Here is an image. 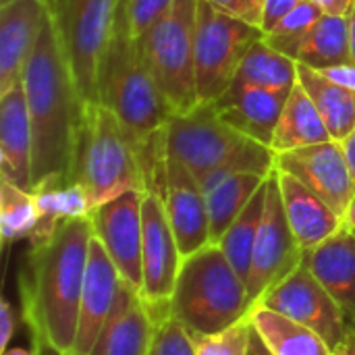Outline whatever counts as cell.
<instances>
[{"mask_svg": "<svg viewBox=\"0 0 355 355\" xmlns=\"http://www.w3.org/2000/svg\"><path fill=\"white\" fill-rule=\"evenodd\" d=\"M200 0H175L171 12L141 42L146 62L173 114L200 104L196 81V25Z\"/></svg>", "mask_w": 355, "mask_h": 355, "instance_id": "52a82bcc", "label": "cell"}, {"mask_svg": "<svg viewBox=\"0 0 355 355\" xmlns=\"http://www.w3.org/2000/svg\"><path fill=\"white\" fill-rule=\"evenodd\" d=\"M266 177L254 173H237L220 181L206 193L210 216V241L218 243L235 218L243 212L256 191L264 185Z\"/></svg>", "mask_w": 355, "mask_h": 355, "instance_id": "83f0119b", "label": "cell"}, {"mask_svg": "<svg viewBox=\"0 0 355 355\" xmlns=\"http://www.w3.org/2000/svg\"><path fill=\"white\" fill-rule=\"evenodd\" d=\"M304 260V250L297 243L287 220L283 193L277 168L266 179V206L254 248L248 291L256 304L266 291L287 279Z\"/></svg>", "mask_w": 355, "mask_h": 355, "instance_id": "8fae6325", "label": "cell"}, {"mask_svg": "<svg viewBox=\"0 0 355 355\" xmlns=\"http://www.w3.org/2000/svg\"><path fill=\"white\" fill-rule=\"evenodd\" d=\"M156 322L139 293L125 283L119 289L114 310L89 355H150Z\"/></svg>", "mask_w": 355, "mask_h": 355, "instance_id": "ffe728a7", "label": "cell"}, {"mask_svg": "<svg viewBox=\"0 0 355 355\" xmlns=\"http://www.w3.org/2000/svg\"><path fill=\"white\" fill-rule=\"evenodd\" d=\"M297 83V60L281 54L264 35L245 52L233 85H256L277 92H291Z\"/></svg>", "mask_w": 355, "mask_h": 355, "instance_id": "484cf974", "label": "cell"}, {"mask_svg": "<svg viewBox=\"0 0 355 355\" xmlns=\"http://www.w3.org/2000/svg\"><path fill=\"white\" fill-rule=\"evenodd\" d=\"M329 139L333 137L329 133V127L322 114L318 112L306 87L297 81L293 89L289 92V98L281 112L270 150L275 154H283V152L300 150L306 146L322 144Z\"/></svg>", "mask_w": 355, "mask_h": 355, "instance_id": "603a6c76", "label": "cell"}, {"mask_svg": "<svg viewBox=\"0 0 355 355\" xmlns=\"http://www.w3.org/2000/svg\"><path fill=\"white\" fill-rule=\"evenodd\" d=\"M144 252H141V291L139 297L154 322L168 314L183 256L168 223L164 200L158 191H146L141 202Z\"/></svg>", "mask_w": 355, "mask_h": 355, "instance_id": "30bf717a", "label": "cell"}, {"mask_svg": "<svg viewBox=\"0 0 355 355\" xmlns=\"http://www.w3.org/2000/svg\"><path fill=\"white\" fill-rule=\"evenodd\" d=\"M333 355H355V327L349 331V335L333 349Z\"/></svg>", "mask_w": 355, "mask_h": 355, "instance_id": "60d3db41", "label": "cell"}, {"mask_svg": "<svg viewBox=\"0 0 355 355\" xmlns=\"http://www.w3.org/2000/svg\"><path fill=\"white\" fill-rule=\"evenodd\" d=\"M150 355H196L193 339L179 320L166 316L164 320L156 322V335Z\"/></svg>", "mask_w": 355, "mask_h": 355, "instance_id": "e575fe53", "label": "cell"}, {"mask_svg": "<svg viewBox=\"0 0 355 355\" xmlns=\"http://www.w3.org/2000/svg\"><path fill=\"white\" fill-rule=\"evenodd\" d=\"M349 19V42H352V60L355 62V4L352 15L347 17Z\"/></svg>", "mask_w": 355, "mask_h": 355, "instance_id": "f6af8a7d", "label": "cell"}, {"mask_svg": "<svg viewBox=\"0 0 355 355\" xmlns=\"http://www.w3.org/2000/svg\"><path fill=\"white\" fill-rule=\"evenodd\" d=\"M2 355H40L35 349H25V347H8L4 349Z\"/></svg>", "mask_w": 355, "mask_h": 355, "instance_id": "bcb514c9", "label": "cell"}, {"mask_svg": "<svg viewBox=\"0 0 355 355\" xmlns=\"http://www.w3.org/2000/svg\"><path fill=\"white\" fill-rule=\"evenodd\" d=\"M94 237L89 216L60 220L48 235L29 239L19 272L21 316L37 354L69 355Z\"/></svg>", "mask_w": 355, "mask_h": 355, "instance_id": "6da1fadb", "label": "cell"}, {"mask_svg": "<svg viewBox=\"0 0 355 355\" xmlns=\"http://www.w3.org/2000/svg\"><path fill=\"white\" fill-rule=\"evenodd\" d=\"M15 312L8 300H2L0 304V349H8V343L15 333Z\"/></svg>", "mask_w": 355, "mask_h": 355, "instance_id": "f35d334b", "label": "cell"}, {"mask_svg": "<svg viewBox=\"0 0 355 355\" xmlns=\"http://www.w3.org/2000/svg\"><path fill=\"white\" fill-rule=\"evenodd\" d=\"M256 304L266 306L318 333L333 349L349 335L354 324L322 283L302 262L287 279L266 291Z\"/></svg>", "mask_w": 355, "mask_h": 355, "instance_id": "7c38bea8", "label": "cell"}, {"mask_svg": "<svg viewBox=\"0 0 355 355\" xmlns=\"http://www.w3.org/2000/svg\"><path fill=\"white\" fill-rule=\"evenodd\" d=\"M206 2H210L214 8L239 19L243 23H250L262 31V19H264L268 0H206Z\"/></svg>", "mask_w": 355, "mask_h": 355, "instance_id": "d590c367", "label": "cell"}, {"mask_svg": "<svg viewBox=\"0 0 355 355\" xmlns=\"http://www.w3.org/2000/svg\"><path fill=\"white\" fill-rule=\"evenodd\" d=\"M283 204L291 231L304 252L318 248L339 229H343V216L335 212L320 196L306 187L300 179L277 168Z\"/></svg>", "mask_w": 355, "mask_h": 355, "instance_id": "7402d4cb", "label": "cell"}, {"mask_svg": "<svg viewBox=\"0 0 355 355\" xmlns=\"http://www.w3.org/2000/svg\"><path fill=\"white\" fill-rule=\"evenodd\" d=\"M318 73L322 77H327L329 81L355 92V62H345V64L331 67V69H324V71H318Z\"/></svg>", "mask_w": 355, "mask_h": 355, "instance_id": "74e56055", "label": "cell"}, {"mask_svg": "<svg viewBox=\"0 0 355 355\" xmlns=\"http://www.w3.org/2000/svg\"><path fill=\"white\" fill-rule=\"evenodd\" d=\"M264 33L200 0L196 25V81L200 104L218 100L235 81L250 46Z\"/></svg>", "mask_w": 355, "mask_h": 355, "instance_id": "9c48e42d", "label": "cell"}, {"mask_svg": "<svg viewBox=\"0 0 355 355\" xmlns=\"http://www.w3.org/2000/svg\"><path fill=\"white\" fill-rule=\"evenodd\" d=\"M98 102L108 108L137 144L148 191L162 193L166 162L164 131L173 116L141 50L119 21L98 71Z\"/></svg>", "mask_w": 355, "mask_h": 355, "instance_id": "3957f363", "label": "cell"}, {"mask_svg": "<svg viewBox=\"0 0 355 355\" xmlns=\"http://www.w3.org/2000/svg\"><path fill=\"white\" fill-rule=\"evenodd\" d=\"M2 181L33 193V131L23 79L0 94Z\"/></svg>", "mask_w": 355, "mask_h": 355, "instance_id": "e0dca14e", "label": "cell"}, {"mask_svg": "<svg viewBox=\"0 0 355 355\" xmlns=\"http://www.w3.org/2000/svg\"><path fill=\"white\" fill-rule=\"evenodd\" d=\"M252 320L250 314L233 327L214 335H191L196 355H248L252 343Z\"/></svg>", "mask_w": 355, "mask_h": 355, "instance_id": "836d02e7", "label": "cell"}, {"mask_svg": "<svg viewBox=\"0 0 355 355\" xmlns=\"http://www.w3.org/2000/svg\"><path fill=\"white\" fill-rule=\"evenodd\" d=\"M287 98L289 92L256 85H231L218 100L212 102V106L216 114L235 131L270 148Z\"/></svg>", "mask_w": 355, "mask_h": 355, "instance_id": "d6986e66", "label": "cell"}, {"mask_svg": "<svg viewBox=\"0 0 355 355\" xmlns=\"http://www.w3.org/2000/svg\"><path fill=\"white\" fill-rule=\"evenodd\" d=\"M275 168L300 179L345 218L355 193V179L341 141L329 139L300 150L275 154Z\"/></svg>", "mask_w": 355, "mask_h": 355, "instance_id": "5bb4252c", "label": "cell"}, {"mask_svg": "<svg viewBox=\"0 0 355 355\" xmlns=\"http://www.w3.org/2000/svg\"><path fill=\"white\" fill-rule=\"evenodd\" d=\"M173 4L175 0H121L119 21L125 31L141 44L150 31L171 12Z\"/></svg>", "mask_w": 355, "mask_h": 355, "instance_id": "d6a6232c", "label": "cell"}, {"mask_svg": "<svg viewBox=\"0 0 355 355\" xmlns=\"http://www.w3.org/2000/svg\"><path fill=\"white\" fill-rule=\"evenodd\" d=\"M297 81L306 87L322 114L333 139L343 141L355 129V92L337 85L318 71L297 62Z\"/></svg>", "mask_w": 355, "mask_h": 355, "instance_id": "d4e9b609", "label": "cell"}, {"mask_svg": "<svg viewBox=\"0 0 355 355\" xmlns=\"http://www.w3.org/2000/svg\"><path fill=\"white\" fill-rule=\"evenodd\" d=\"M341 144H343V150H345V156H347V162H349V168H352V175L355 179V129Z\"/></svg>", "mask_w": 355, "mask_h": 355, "instance_id": "b9f144b4", "label": "cell"}, {"mask_svg": "<svg viewBox=\"0 0 355 355\" xmlns=\"http://www.w3.org/2000/svg\"><path fill=\"white\" fill-rule=\"evenodd\" d=\"M46 4L81 102H98V71L121 0H46Z\"/></svg>", "mask_w": 355, "mask_h": 355, "instance_id": "ba28073f", "label": "cell"}, {"mask_svg": "<svg viewBox=\"0 0 355 355\" xmlns=\"http://www.w3.org/2000/svg\"><path fill=\"white\" fill-rule=\"evenodd\" d=\"M339 304L355 327V235L343 225L318 248L304 252L302 260Z\"/></svg>", "mask_w": 355, "mask_h": 355, "instance_id": "44dd1931", "label": "cell"}, {"mask_svg": "<svg viewBox=\"0 0 355 355\" xmlns=\"http://www.w3.org/2000/svg\"><path fill=\"white\" fill-rule=\"evenodd\" d=\"M304 2L306 0H268L266 10H264V19H262V33L270 31L283 17H287L293 8H297Z\"/></svg>", "mask_w": 355, "mask_h": 355, "instance_id": "8d00e7d4", "label": "cell"}, {"mask_svg": "<svg viewBox=\"0 0 355 355\" xmlns=\"http://www.w3.org/2000/svg\"><path fill=\"white\" fill-rule=\"evenodd\" d=\"M248 355H272L266 349V345L262 343V339L256 335V331L252 333V343H250V354Z\"/></svg>", "mask_w": 355, "mask_h": 355, "instance_id": "7bdbcfd3", "label": "cell"}, {"mask_svg": "<svg viewBox=\"0 0 355 355\" xmlns=\"http://www.w3.org/2000/svg\"><path fill=\"white\" fill-rule=\"evenodd\" d=\"M250 320L272 355H333V347L318 333L266 306L254 304Z\"/></svg>", "mask_w": 355, "mask_h": 355, "instance_id": "cb8c5ba5", "label": "cell"}, {"mask_svg": "<svg viewBox=\"0 0 355 355\" xmlns=\"http://www.w3.org/2000/svg\"><path fill=\"white\" fill-rule=\"evenodd\" d=\"M40 355H58V354H40Z\"/></svg>", "mask_w": 355, "mask_h": 355, "instance_id": "7dc6e473", "label": "cell"}, {"mask_svg": "<svg viewBox=\"0 0 355 355\" xmlns=\"http://www.w3.org/2000/svg\"><path fill=\"white\" fill-rule=\"evenodd\" d=\"M46 15V0L0 2V94L23 79V69L40 40Z\"/></svg>", "mask_w": 355, "mask_h": 355, "instance_id": "ac0fdd59", "label": "cell"}, {"mask_svg": "<svg viewBox=\"0 0 355 355\" xmlns=\"http://www.w3.org/2000/svg\"><path fill=\"white\" fill-rule=\"evenodd\" d=\"M164 148L166 156L179 160L198 181L214 168L262 177L275 171V152L227 125L212 102L173 114L164 131Z\"/></svg>", "mask_w": 355, "mask_h": 355, "instance_id": "8992f818", "label": "cell"}, {"mask_svg": "<svg viewBox=\"0 0 355 355\" xmlns=\"http://www.w3.org/2000/svg\"><path fill=\"white\" fill-rule=\"evenodd\" d=\"M324 15H335V17H349L354 10L355 0H314Z\"/></svg>", "mask_w": 355, "mask_h": 355, "instance_id": "ab89813d", "label": "cell"}, {"mask_svg": "<svg viewBox=\"0 0 355 355\" xmlns=\"http://www.w3.org/2000/svg\"><path fill=\"white\" fill-rule=\"evenodd\" d=\"M40 210L35 196L6 181L0 185V229L2 241L8 245L19 239H31L40 227Z\"/></svg>", "mask_w": 355, "mask_h": 355, "instance_id": "4dcf8cb0", "label": "cell"}, {"mask_svg": "<svg viewBox=\"0 0 355 355\" xmlns=\"http://www.w3.org/2000/svg\"><path fill=\"white\" fill-rule=\"evenodd\" d=\"M264 206H266V181L218 241L220 250L225 252V256L229 258V262L245 283L252 270V258H254V248H256Z\"/></svg>", "mask_w": 355, "mask_h": 355, "instance_id": "f546056e", "label": "cell"}, {"mask_svg": "<svg viewBox=\"0 0 355 355\" xmlns=\"http://www.w3.org/2000/svg\"><path fill=\"white\" fill-rule=\"evenodd\" d=\"M248 283L218 243L183 258L168 314L189 335H214L243 320L252 310Z\"/></svg>", "mask_w": 355, "mask_h": 355, "instance_id": "5b68a950", "label": "cell"}, {"mask_svg": "<svg viewBox=\"0 0 355 355\" xmlns=\"http://www.w3.org/2000/svg\"><path fill=\"white\" fill-rule=\"evenodd\" d=\"M23 89L33 131V189L54 177L71 181L83 102L50 12L23 69Z\"/></svg>", "mask_w": 355, "mask_h": 355, "instance_id": "7a4b0ae2", "label": "cell"}, {"mask_svg": "<svg viewBox=\"0 0 355 355\" xmlns=\"http://www.w3.org/2000/svg\"><path fill=\"white\" fill-rule=\"evenodd\" d=\"M322 15L324 12L320 10V6L314 0H306L304 4L293 8L287 17H283L270 31H266L264 40L281 54L297 60L300 50H302L310 29L316 25V21Z\"/></svg>", "mask_w": 355, "mask_h": 355, "instance_id": "1f68e13d", "label": "cell"}, {"mask_svg": "<svg viewBox=\"0 0 355 355\" xmlns=\"http://www.w3.org/2000/svg\"><path fill=\"white\" fill-rule=\"evenodd\" d=\"M121 285H123L121 275L114 268L110 256L106 254L102 241L98 237H92L87 270H85L81 304H79L77 335L69 355H89L114 310Z\"/></svg>", "mask_w": 355, "mask_h": 355, "instance_id": "2e32d148", "label": "cell"}, {"mask_svg": "<svg viewBox=\"0 0 355 355\" xmlns=\"http://www.w3.org/2000/svg\"><path fill=\"white\" fill-rule=\"evenodd\" d=\"M37 210H40V227L31 239L48 235L60 220L67 218H81L92 214V206L87 200L85 189L69 179L54 177L46 179L33 189Z\"/></svg>", "mask_w": 355, "mask_h": 355, "instance_id": "f1b7e54d", "label": "cell"}, {"mask_svg": "<svg viewBox=\"0 0 355 355\" xmlns=\"http://www.w3.org/2000/svg\"><path fill=\"white\" fill-rule=\"evenodd\" d=\"M343 223H345V227L355 235V193L354 198H352V202H349V208H347V212H345Z\"/></svg>", "mask_w": 355, "mask_h": 355, "instance_id": "ee69618b", "label": "cell"}, {"mask_svg": "<svg viewBox=\"0 0 355 355\" xmlns=\"http://www.w3.org/2000/svg\"><path fill=\"white\" fill-rule=\"evenodd\" d=\"M0 2H6V0H0Z\"/></svg>", "mask_w": 355, "mask_h": 355, "instance_id": "c3c4849f", "label": "cell"}, {"mask_svg": "<svg viewBox=\"0 0 355 355\" xmlns=\"http://www.w3.org/2000/svg\"><path fill=\"white\" fill-rule=\"evenodd\" d=\"M146 191H127L92 210L89 220L94 237H98L110 256L121 281L141 291V252H144V220L141 202Z\"/></svg>", "mask_w": 355, "mask_h": 355, "instance_id": "4fadbf2b", "label": "cell"}, {"mask_svg": "<svg viewBox=\"0 0 355 355\" xmlns=\"http://www.w3.org/2000/svg\"><path fill=\"white\" fill-rule=\"evenodd\" d=\"M297 62L314 69L324 71L331 67H339L352 60V42H349V19L322 15L316 25L310 29Z\"/></svg>", "mask_w": 355, "mask_h": 355, "instance_id": "4316f807", "label": "cell"}, {"mask_svg": "<svg viewBox=\"0 0 355 355\" xmlns=\"http://www.w3.org/2000/svg\"><path fill=\"white\" fill-rule=\"evenodd\" d=\"M71 181L85 189L92 210L127 191H148L135 139L100 102L83 104Z\"/></svg>", "mask_w": 355, "mask_h": 355, "instance_id": "277c9868", "label": "cell"}, {"mask_svg": "<svg viewBox=\"0 0 355 355\" xmlns=\"http://www.w3.org/2000/svg\"><path fill=\"white\" fill-rule=\"evenodd\" d=\"M162 200L183 258L210 245V216L206 193L198 179L175 158L166 156L162 177Z\"/></svg>", "mask_w": 355, "mask_h": 355, "instance_id": "9a60e30c", "label": "cell"}]
</instances>
